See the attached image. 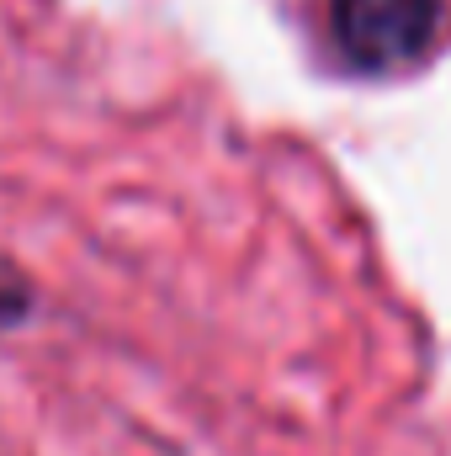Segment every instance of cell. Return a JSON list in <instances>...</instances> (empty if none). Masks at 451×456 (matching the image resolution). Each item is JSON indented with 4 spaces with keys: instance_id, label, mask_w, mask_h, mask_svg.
<instances>
[{
    "instance_id": "cell-1",
    "label": "cell",
    "mask_w": 451,
    "mask_h": 456,
    "mask_svg": "<svg viewBox=\"0 0 451 456\" xmlns=\"http://www.w3.org/2000/svg\"><path fill=\"white\" fill-rule=\"evenodd\" d=\"M335 43L361 75H398L430 53L447 0H335Z\"/></svg>"
},
{
    "instance_id": "cell-2",
    "label": "cell",
    "mask_w": 451,
    "mask_h": 456,
    "mask_svg": "<svg viewBox=\"0 0 451 456\" xmlns=\"http://www.w3.org/2000/svg\"><path fill=\"white\" fill-rule=\"evenodd\" d=\"M16 319H27V287L0 281V330H5V324H16Z\"/></svg>"
}]
</instances>
